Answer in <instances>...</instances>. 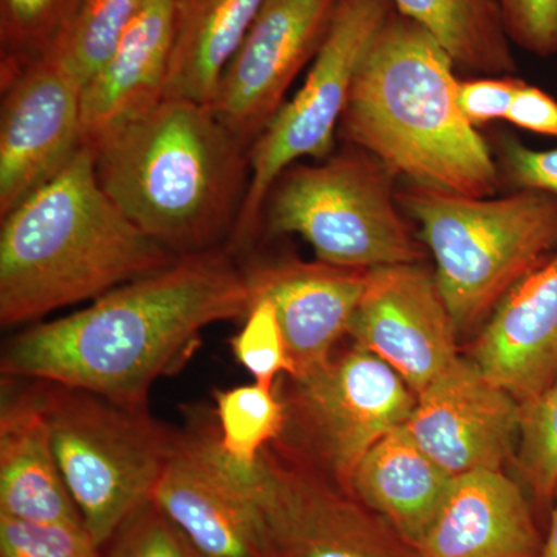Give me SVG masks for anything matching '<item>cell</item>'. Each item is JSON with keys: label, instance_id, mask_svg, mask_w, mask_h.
Segmentation results:
<instances>
[{"label": "cell", "instance_id": "obj_1", "mask_svg": "<svg viewBox=\"0 0 557 557\" xmlns=\"http://www.w3.org/2000/svg\"><path fill=\"white\" fill-rule=\"evenodd\" d=\"M251 304L228 248L182 256L87 309L25 329L3 347L0 370L146 408L152 384L188 361L205 329L245 319Z\"/></svg>", "mask_w": 557, "mask_h": 557}, {"label": "cell", "instance_id": "obj_2", "mask_svg": "<svg viewBox=\"0 0 557 557\" xmlns=\"http://www.w3.org/2000/svg\"><path fill=\"white\" fill-rule=\"evenodd\" d=\"M456 70L442 44L394 7L359 62L339 134L408 185L494 196L498 168L458 108Z\"/></svg>", "mask_w": 557, "mask_h": 557}, {"label": "cell", "instance_id": "obj_3", "mask_svg": "<svg viewBox=\"0 0 557 557\" xmlns=\"http://www.w3.org/2000/svg\"><path fill=\"white\" fill-rule=\"evenodd\" d=\"M177 259L113 203L98 182L94 150L79 146L2 218L0 324L14 327L101 298Z\"/></svg>", "mask_w": 557, "mask_h": 557}, {"label": "cell", "instance_id": "obj_4", "mask_svg": "<svg viewBox=\"0 0 557 557\" xmlns=\"http://www.w3.org/2000/svg\"><path fill=\"white\" fill-rule=\"evenodd\" d=\"M249 150L211 106L164 97L95 150L98 182L172 255L228 248L247 199Z\"/></svg>", "mask_w": 557, "mask_h": 557}, {"label": "cell", "instance_id": "obj_5", "mask_svg": "<svg viewBox=\"0 0 557 557\" xmlns=\"http://www.w3.org/2000/svg\"><path fill=\"white\" fill-rule=\"evenodd\" d=\"M397 199L420 226L458 330L491 317L509 289L555 255L557 199L547 193L468 197L408 185Z\"/></svg>", "mask_w": 557, "mask_h": 557}, {"label": "cell", "instance_id": "obj_6", "mask_svg": "<svg viewBox=\"0 0 557 557\" xmlns=\"http://www.w3.org/2000/svg\"><path fill=\"white\" fill-rule=\"evenodd\" d=\"M395 175L364 150L295 163L271 186L260 231L302 237L318 260L370 271L412 265L423 249L399 207Z\"/></svg>", "mask_w": 557, "mask_h": 557}, {"label": "cell", "instance_id": "obj_7", "mask_svg": "<svg viewBox=\"0 0 557 557\" xmlns=\"http://www.w3.org/2000/svg\"><path fill=\"white\" fill-rule=\"evenodd\" d=\"M58 467L84 527L100 547L152 500L177 432L148 406L120 405L91 392L39 381Z\"/></svg>", "mask_w": 557, "mask_h": 557}, {"label": "cell", "instance_id": "obj_8", "mask_svg": "<svg viewBox=\"0 0 557 557\" xmlns=\"http://www.w3.org/2000/svg\"><path fill=\"white\" fill-rule=\"evenodd\" d=\"M282 379L285 426L273 445L347 493L361 458L408 423L417 403L387 362L357 344L307 375Z\"/></svg>", "mask_w": 557, "mask_h": 557}, {"label": "cell", "instance_id": "obj_9", "mask_svg": "<svg viewBox=\"0 0 557 557\" xmlns=\"http://www.w3.org/2000/svg\"><path fill=\"white\" fill-rule=\"evenodd\" d=\"M392 10V0H336L327 36L304 86L249 148L251 177L228 245L233 255L258 237L263 203L282 172L302 159L332 156L359 62Z\"/></svg>", "mask_w": 557, "mask_h": 557}, {"label": "cell", "instance_id": "obj_10", "mask_svg": "<svg viewBox=\"0 0 557 557\" xmlns=\"http://www.w3.org/2000/svg\"><path fill=\"white\" fill-rule=\"evenodd\" d=\"M225 460L260 509L270 557H418L383 516L276 446L252 465Z\"/></svg>", "mask_w": 557, "mask_h": 557}, {"label": "cell", "instance_id": "obj_11", "mask_svg": "<svg viewBox=\"0 0 557 557\" xmlns=\"http://www.w3.org/2000/svg\"><path fill=\"white\" fill-rule=\"evenodd\" d=\"M336 0H265L220 76L211 109L249 150L285 104L289 86L314 60Z\"/></svg>", "mask_w": 557, "mask_h": 557}, {"label": "cell", "instance_id": "obj_12", "mask_svg": "<svg viewBox=\"0 0 557 557\" xmlns=\"http://www.w3.org/2000/svg\"><path fill=\"white\" fill-rule=\"evenodd\" d=\"M0 218L79 148L83 83L50 54L0 65Z\"/></svg>", "mask_w": 557, "mask_h": 557}, {"label": "cell", "instance_id": "obj_13", "mask_svg": "<svg viewBox=\"0 0 557 557\" xmlns=\"http://www.w3.org/2000/svg\"><path fill=\"white\" fill-rule=\"evenodd\" d=\"M152 500L200 557H270L258 505L230 471L215 418L194 410Z\"/></svg>", "mask_w": 557, "mask_h": 557}, {"label": "cell", "instance_id": "obj_14", "mask_svg": "<svg viewBox=\"0 0 557 557\" xmlns=\"http://www.w3.org/2000/svg\"><path fill=\"white\" fill-rule=\"evenodd\" d=\"M457 332L435 274L412 263L369 271L347 335L418 395L458 358Z\"/></svg>", "mask_w": 557, "mask_h": 557}, {"label": "cell", "instance_id": "obj_15", "mask_svg": "<svg viewBox=\"0 0 557 557\" xmlns=\"http://www.w3.org/2000/svg\"><path fill=\"white\" fill-rule=\"evenodd\" d=\"M522 406L487 379L472 359L458 357L417 395L406 428L453 478L504 471L519 443Z\"/></svg>", "mask_w": 557, "mask_h": 557}, {"label": "cell", "instance_id": "obj_16", "mask_svg": "<svg viewBox=\"0 0 557 557\" xmlns=\"http://www.w3.org/2000/svg\"><path fill=\"white\" fill-rule=\"evenodd\" d=\"M242 270L252 302L270 300L276 310L293 366L287 376L293 379L332 358L336 344L348 333L369 273L318 259L249 263Z\"/></svg>", "mask_w": 557, "mask_h": 557}, {"label": "cell", "instance_id": "obj_17", "mask_svg": "<svg viewBox=\"0 0 557 557\" xmlns=\"http://www.w3.org/2000/svg\"><path fill=\"white\" fill-rule=\"evenodd\" d=\"M174 0H148L83 87L79 146L97 150L166 97Z\"/></svg>", "mask_w": 557, "mask_h": 557}, {"label": "cell", "instance_id": "obj_18", "mask_svg": "<svg viewBox=\"0 0 557 557\" xmlns=\"http://www.w3.org/2000/svg\"><path fill=\"white\" fill-rule=\"evenodd\" d=\"M472 361L520 406L557 380V251L498 302L472 347Z\"/></svg>", "mask_w": 557, "mask_h": 557}, {"label": "cell", "instance_id": "obj_19", "mask_svg": "<svg viewBox=\"0 0 557 557\" xmlns=\"http://www.w3.org/2000/svg\"><path fill=\"white\" fill-rule=\"evenodd\" d=\"M544 536L522 486L504 471L457 475L418 542V557H541Z\"/></svg>", "mask_w": 557, "mask_h": 557}, {"label": "cell", "instance_id": "obj_20", "mask_svg": "<svg viewBox=\"0 0 557 557\" xmlns=\"http://www.w3.org/2000/svg\"><path fill=\"white\" fill-rule=\"evenodd\" d=\"M27 381L21 391L3 386L0 515L47 525H84L58 467L40 383Z\"/></svg>", "mask_w": 557, "mask_h": 557}, {"label": "cell", "instance_id": "obj_21", "mask_svg": "<svg viewBox=\"0 0 557 557\" xmlns=\"http://www.w3.org/2000/svg\"><path fill=\"white\" fill-rule=\"evenodd\" d=\"M453 480L403 424L384 435L361 458L348 493L383 516L417 548L437 516Z\"/></svg>", "mask_w": 557, "mask_h": 557}, {"label": "cell", "instance_id": "obj_22", "mask_svg": "<svg viewBox=\"0 0 557 557\" xmlns=\"http://www.w3.org/2000/svg\"><path fill=\"white\" fill-rule=\"evenodd\" d=\"M265 0H174L166 97L211 106L223 70Z\"/></svg>", "mask_w": 557, "mask_h": 557}, {"label": "cell", "instance_id": "obj_23", "mask_svg": "<svg viewBox=\"0 0 557 557\" xmlns=\"http://www.w3.org/2000/svg\"><path fill=\"white\" fill-rule=\"evenodd\" d=\"M448 51L457 70L508 76L516 70L511 40L496 0H392Z\"/></svg>", "mask_w": 557, "mask_h": 557}, {"label": "cell", "instance_id": "obj_24", "mask_svg": "<svg viewBox=\"0 0 557 557\" xmlns=\"http://www.w3.org/2000/svg\"><path fill=\"white\" fill-rule=\"evenodd\" d=\"M220 446L237 463L252 465L285 426V408L276 388L259 384L215 394Z\"/></svg>", "mask_w": 557, "mask_h": 557}, {"label": "cell", "instance_id": "obj_25", "mask_svg": "<svg viewBox=\"0 0 557 557\" xmlns=\"http://www.w3.org/2000/svg\"><path fill=\"white\" fill-rule=\"evenodd\" d=\"M148 0H84L75 20L46 54L58 58L81 83H87L108 60Z\"/></svg>", "mask_w": 557, "mask_h": 557}, {"label": "cell", "instance_id": "obj_26", "mask_svg": "<svg viewBox=\"0 0 557 557\" xmlns=\"http://www.w3.org/2000/svg\"><path fill=\"white\" fill-rule=\"evenodd\" d=\"M84 0H0V65L42 57L75 20Z\"/></svg>", "mask_w": 557, "mask_h": 557}, {"label": "cell", "instance_id": "obj_27", "mask_svg": "<svg viewBox=\"0 0 557 557\" xmlns=\"http://www.w3.org/2000/svg\"><path fill=\"white\" fill-rule=\"evenodd\" d=\"M518 465L539 504H552L557 490V380L522 406Z\"/></svg>", "mask_w": 557, "mask_h": 557}, {"label": "cell", "instance_id": "obj_28", "mask_svg": "<svg viewBox=\"0 0 557 557\" xmlns=\"http://www.w3.org/2000/svg\"><path fill=\"white\" fill-rule=\"evenodd\" d=\"M231 347L242 368L251 373L259 386L276 388L277 379L293 373L284 333L270 300L252 302L244 327L231 339Z\"/></svg>", "mask_w": 557, "mask_h": 557}, {"label": "cell", "instance_id": "obj_29", "mask_svg": "<svg viewBox=\"0 0 557 557\" xmlns=\"http://www.w3.org/2000/svg\"><path fill=\"white\" fill-rule=\"evenodd\" d=\"M2 557H102L87 528L65 523H33L0 515Z\"/></svg>", "mask_w": 557, "mask_h": 557}, {"label": "cell", "instance_id": "obj_30", "mask_svg": "<svg viewBox=\"0 0 557 557\" xmlns=\"http://www.w3.org/2000/svg\"><path fill=\"white\" fill-rule=\"evenodd\" d=\"M106 545L104 557H200L153 500L135 511Z\"/></svg>", "mask_w": 557, "mask_h": 557}, {"label": "cell", "instance_id": "obj_31", "mask_svg": "<svg viewBox=\"0 0 557 557\" xmlns=\"http://www.w3.org/2000/svg\"><path fill=\"white\" fill-rule=\"evenodd\" d=\"M511 44L536 57L557 54V0H496Z\"/></svg>", "mask_w": 557, "mask_h": 557}, {"label": "cell", "instance_id": "obj_32", "mask_svg": "<svg viewBox=\"0 0 557 557\" xmlns=\"http://www.w3.org/2000/svg\"><path fill=\"white\" fill-rule=\"evenodd\" d=\"M523 81L508 76H479L460 81L457 102L472 127L486 126L493 121L507 119L511 102Z\"/></svg>", "mask_w": 557, "mask_h": 557}, {"label": "cell", "instance_id": "obj_33", "mask_svg": "<svg viewBox=\"0 0 557 557\" xmlns=\"http://www.w3.org/2000/svg\"><path fill=\"white\" fill-rule=\"evenodd\" d=\"M500 152L504 172L516 188L541 190L557 199V149L534 150L507 137Z\"/></svg>", "mask_w": 557, "mask_h": 557}, {"label": "cell", "instance_id": "obj_34", "mask_svg": "<svg viewBox=\"0 0 557 557\" xmlns=\"http://www.w3.org/2000/svg\"><path fill=\"white\" fill-rule=\"evenodd\" d=\"M505 120L519 129L557 138V101L530 84L520 86Z\"/></svg>", "mask_w": 557, "mask_h": 557}, {"label": "cell", "instance_id": "obj_35", "mask_svg": "<svg viewBox=\"0 0 557 557\" xmlns=\"http://www.w3.org/2000/svg\"><path fill=\"white\" fill-rule=\"evenodd\" d=\"M553 502H555V507H553L552 523H549L547 536L544 537L541 557H557V490Z\"/></svg>", "mask_w": 557, "mask_h": 557}]
</instances>
